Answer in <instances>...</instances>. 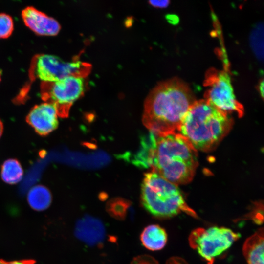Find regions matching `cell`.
Segmentation results:
<instances>
[{
	"instance_id": "obj_1",
	"label": "cell",
	"mask_w": 264,
	"mask_h": 264,
	"mask_svg": "<svg viewBox=\"0 0 264 264\" xmlns=\"http://www.w3.org/2000/svg\"><path fill=\"white\" fill-rule=\"evenodd\" d=\"M196 100L189 87L181 80L174 78L160 82L146 99L143 123L156 136L176 132Z\"/></svg>"
},
{
	"instance_id": "obj_2",
	"label": "cell",
	"mask_w": 264,
	"mask_h": 264,
	"mask_svg": "<svg viewBox=\"0 0 264 264\" xmlns=\"http://www.w3.org/2000/svg\"><path fill=\"white\" fill-rule=\"evenodd\" d=\"M233 124L229 114L205 99L196 100L186 112L178 132L198 151L215 149L229 133Z\"/></svg>"
},
{
	"instance_id": "obj_3",
	"label": "cell",
	"mask_w": 264,
	"mask_h": 264,
	"mask_svg": "<svg viewBox=\"0 0 264 264\" xmlns=\"http://www.w3.org/2000/svg\"><path fill=\"white\" fill-rule=\"evenodd\" d=\"M198 166L197 150L179 133L156 136L151 167L177 185L192 181Z\"/></svg>"
},
{
	"instance_id": "obj_4",
	"label": "cell",
	"mask_w": 264,
	"mask_h": 264,
	"mask_svg": "<svg viewBox=\"0 0 264 264\" xmlns=\"http://www.w3.org/2000/svg\"><path fill=\"white\" fill-rule=\"evenodd\" d=\"M141 198L146 210L156 217L171 218L181 212L198 217L195 211L187 204L178 185L153 169L144 175Z\"/></svg>"
},
{
	"instance_id": "obj_5",
	"label": "cell",
	"mask_w": 264,
	"mask_h": 264,
	"mask_svg": "<svg viewBox=\"0 0 264 264\" xmlns=\"http://www.w3.org/2000/svg\"><path fill=\"white\" fill-rule=\"evenodd\" d=\"M239 237V234L229 228L213 226L195 229L190 234L189 241L190 246L208 264H213L215 258L230 247Z\"/></svg>"
},
{
	"instance_id": "obj_6",
	"label": "cell",
	"mask_w": 264,
	"mask_h": 264,
	"mask_svg": "<svg viewBox=\"0 0 264 264\" xmlns=\"http://www.w3.org/2000/svg\"><path fill=\"white\" fill-rule=\"evenodd\" d=\"M204 84L208 88L204 94L205 100L226 114L236 112L239 117L243 116V107L236 99L230 78L226 71L210 69L206 73Z\"/></svg>"
},
{
	"instance_id": "obj_7",
	"label": "cell",
	"mask_w": 264,
	"mask_h": 264,
	"mask_svg": "<svg viewBox=\"0 0 264 264\" xmlns=\"http://www.w3.org/2000/svg\"><path fill=\"white\" fill-rule=\"evenodd\" d=\"M84 78L69 76L55 82H43L41 97L55 106L59 117H67L73 103L84 93Z\"/></svg>"
},
{
	"instance_id": "obj_8",
	"label": "cell",
	"mask_w": 264,
	"mask_h": 264,
	"mask_svg": "<svg viewBox=\"0 0 264 264\" xmlns=\"http://www.w3.org/2000/svg\"><path fill=\"white\" fill-rule=\"evenodd\" d=\"M91 65L76 60L66 62L57 56L42 54L34 59V75L43 82H52L74 76L84 78L90 72Z\"/></svg>"
},
{
	"instance_id": "obj_9",
	"label": "cell",
	"mask_w": 264,
	"mask_h": 264,
	"mask_svg": "<svg viewBox=\"0 0 264 264\" xmlns=\"http://www.w3.org/2000/svg\"><path fill=\"white\" fill-rule=\"evenodd\" d=\"M58 116L55 106L45 102L34 106L27 115L26 121L37 133L45 136L57 128Z\"/></svg>"
},
{
	"instance_id": "obj_10",
	"label": "cell",
	"mask_w": 264,
	"mask_h": 264,
	"mask_svg": "<svg viewBox=\"0 0 264 264\" xmlns=\"http://www.w3.org/2000/svg\"><path fill=\"white\" fill-rule=\"evenodd\" d=\"M22 17L25 25L38 35H55L61 26L54 18L33 6H27L22 12Z\"/></svg>"
},
{
	"instance_id": "obj_11",
	"label": "cell",
	"mask_w": 264,
	"mask_h": 264,
	"mask_svg": "<svg viewBox=\"0 0 264 264\" xmlns=\"http://www.w3.org/2000/svg\"><path fill=\"white\" fill-rule=\"evenodd\" d=\"M75 234L78 239L85 243L93 245L103 241L105 235V229L100 220L87 215L77 221Z\"/></svg>"
},
{
	"instance_id": "obj_12",
	"label": "cell",
	"mask_w": 264,
	"mask_h": 264,
	"mask_svg": "<svg viewBox=\"0 0 264 264\" xmlns=\"http://www.w3.org/2000/svg\"><path fill=\"white\" fill-rule=\"evenodd\" d=\"M264 232L260 228L245 240L242 252L247 264H264Z\"/></svg>"
},
{
	"instance_id": "obj_13",
	"label": "cell",
	"mask_w": 264,
	"mask_h": 264,
	"mask_svg": "<svg viewBox=\"0 0 264 264\" xmlns=\"http://www.w3.org/2000/svg\"><path fill=\"white\" fill-rule=\"evenodd\" d=\"M156 141V136L150 132L143 136L138 151L131 158L132 163L140 168L152 167Z\"/></svg>"
},
{
	"instance_id": "obj_14",
	"label": "cell",
	"mask_w": 264,
	"mask_h": 264,
	"mask_svg": "<svg viewBox=\"0 0 264 264\" xmlns=\"http://www.w3.org/2000/svg\"><path fill=\"white\" fill-rule=\"evenodd\" d=\"M143 245L152 251L163 248L167 242V234L164 228L157 224H151L146 227L140 235Z\"/></svg>"
},
{
	"instance_id": "obj_15",
	"label": "cell",
	"mask_w": 264,
	"mask_h": 264,
	"mask_svg": "<svg viewBox=\"0 0 264 264\" xmlns=\"http://www.w3.org/2000/svg\"><path fill=\"white\" fill-rule=\"evenodd\" d=\"M27 198L30 206L38 211L47 209L52 201L50 191L42 185H37L32 187L29 191Z\"/></svg>"
},
{
	"instance_id": "obj_16",
	"label": "cell",
	"mask_w": 264,
	"mask_h": 264,
	"mask_svg": "<svg viewBox=\"0 0 264 264\" xmlns=\"http://www.w3.org/2000/svg\"><path fill=\"white\" fill-rule=\"evenodd\" d=\"M23 174L20 163L15 159H8L2 165L1 177L7 183L13 184L18 183L22 179Z\"/></svg>"
},
{
	"instance_id": "obj_17",
	"label": "cell",
	"mask_w": 264,
	"mask_h": 264,
	"mask_svg": "<svg viewBox=\"0 0 264 264\" xmlns=\"http://www.w3.org/2000/svg\"><path fill=\"white\" fill-rule=\"evenodd\" d=\"M14 28L12 18L8 14L0 13V38H5L12 33Z\"/></svg>"
},
{
	"instance_id": "obj_18",
	"label": "cell",
	"mask_w": 264,
	"mask_h": 264,
	"mask_svg": "<svg viewBox=\"0 0 264 264\" xmlns=\"http://www.w3.org/2000/svg\"><path fill=\"white\" fill-rule=\"evenodd\" d=\"M149 3L153 6L156 8H165L169 4L170 1L164 0H150Z\"/></svg>"
},
{
	"instance_id": "obj_19",
	"label": "cell",
	"mask_w": 264,
	"mask_h": 264,
	"mask_svg": "<svg viewBox=\"0 0 264 264\" xmlns=\"http://www.w3.org/2000/svg\"><path fill=\"white\" fill-rule=\"evenodd\" d=\"M34 262L30 260L20 261H6L3 260L0 261V264H34Z\"/></svg>"
},
{
	"instance_id": "obj_20",
	"label": "cell",
	"mask_w": 264,
	"mask_h": 264,
	"mask_svg": "<svg viewBox=\"0 0 264 264\" xmlns=\"http://www.w3.org/2000/svg\"><path fill=\"white\" fill-rule=\"evenodd\" d=\"M258 90L261 94L262 98L264 97V80L263 79L259 82L258 84Z\"/></svg>"
},
{
	"instance_id": "obj_21",
	"label": "cell",
	"mask_w": 264,
	"mask_h": 264,
	"mask_svg": "<svg viewBox=\"0 0 264 264\" xmlns=\"http://www.w3.org/2000/svg\"><path fill=\"white\" fill-rule=\"evenodd\" d=\"M3 130V125L2 121L0 119V137H1Z\"/></svg>"
},
{
	"instance_id": "obj_22",
	"label": "cell",
	"mask_w": 264,
	"mask_h": 264,
	"mask_svg": "<svg viewBox=\"0 0 264 264\" xmlns=\"http://www.w3.org/2000/svg\"><path fill=\"white\" fill-rule=\"evenodd\" d=\"M0 79H1V73L0 72Z\"/></svg>"
}]
</instances>
